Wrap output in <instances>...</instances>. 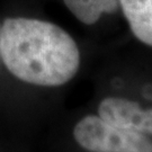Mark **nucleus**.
<instances>
[{
    "label": "nucleus",
    "mask_w": 152,
    "mask_h": 152,
    "mask_svg": "<svg viewBox=\"0 0 152 152\" xmlns=\"http://www.w3.org/2000/svg\"><path fill=\"white\" fill-rule=\"evenodd\" d=\"M0 56L18 79L44 87L64 85L80 66V52L70 34L34 18L6 19L0 29Z\"/></svg>",
    "instance_id": "f257e3e1"
},
{
    "label": "nucleus",
    "mask_w": 152,
    "mask_h": 152,
    "mask_svg": "<svg viewBox=\"0 0 152 152\" xmlns=\"http://www.w3.org/2000/svg\"><path fill=\"white\" fill-rule=\"evenodd\" d=\"M78 144L89 152H152V141L141 132L89 115L73 129Z\"/></svg>",
    "instance_id": "f03ea898"
},
{
    "label": "nucleus",
    "mask_w": 152,
    "mask_h": 152,
    "mask_svg": "<svg viewBox=\"0 0 152 152\" xmlns=\"http://www.w3.org/2000/svg\"><path fill=\"white\" fill-rule=\"evenodd\" d=\"M98 113L108 123L152 134V108L142 109L132 100L120 97L105 98L99 104Z\"/></svg>",
    "instance_id": "7ed1b4c3"
},
{
    "label": "nucleus",
    "mask_w": 152,
    "mask_h": 152,
    "mask_svg": "<svg viewBox=\"0 0 152 152\" xmlns=\"http://www.w3.org/2000/svg\"><path fill=\"white\" fill-rule=\"evenodd\" d=\"M120 8L132 34L152 48V0H120Z\"/></svg>",
    "instance_id": "20e7f679"
},
{
    "label": "nucleus",
    "mask_w": 152,
    "mask_h": 152,
    "mask_svg": "<svg viewBox=\"0 0 152 152\" xmlns=\"http://www.w3.org/2000/svg\"><path fill=\"white\" fill-rule=\"evenodd\" d=\"M65 7L79 22L94 25L104 14H113L120 8V0H63Z\"/></svg>",
    "instance_id": "39448f33"
},
{
    "label": "nucleus",
    "mask_w": 152,
    "mask_h": 152,
    "mask_svg": "<svg viewBox=\"0 0 152 152\" xmlns=\"http://www.w3.org/2000/svg\"><path fill=\"white\" fill-rule=\"evenodd\" d=\"M0 29H1V26H0Z\"/></svg>",
    "instance_id": "423d86ee"
}]
</instances>
